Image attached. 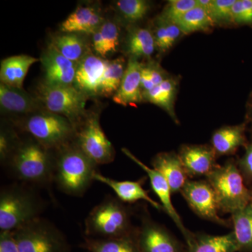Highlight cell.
<instances>
[{
	"label": "cell",
	"mask_w": 252,
	"mask_h": 252,
	"mask_svg": "<svg viewBox=\"0 0 252 252\" xmlns=\"http://www.w3.org/2000/svg\"><path fill=\"white\" fill-rule=\"evenodd\" d=\"M97 164L76 144L70 142L56 150L54 182L72 196H82L94 181Z\"/></svg>",
	"instance_id": "6da1fadb"
},
{
	"label": "cell",
	"mask_w": 252,
	"mask_h": 252,
	"mask_svg": "<svg viewBox=\"0 0 252 252\" xmlns=\"http://www.w3.org/2000/svg\"><path fill=\"white\" fill-rule=\"evenodd\" d=\"M32 137L19 142L7 163L14 178L24 184L46 186L54 182L55 155Z\"/></svg>",
	"instance_id": "7a4b0ae2"
},
{
	"label": "cell",
	"mask_w": 252,
	"mask_h": 252,
	"mask_svg": "<svg viewBox=\"0 0 252 252\" xmlns=\"http://www.w3.org/2000/svg\"><path fill=\"white\" fill-rule=\"evenodd\" d=\"M44 208L42 199L26 184H14L0 193V229L14 231L40 217Z\"/></svg>",
	"instance_id": "3957f363"
},
{
	"label": "cell",
	"mask_w": 252,
	"mask_h": 252,
	"mask_svg": "<svg viewBox=\"0 0 252 252\" xmlns=\"http://www.w3.org/2000/svg\"><path fill=\"white\" fill-rule=\"evenodd\" d=\"M205 177L215 191L220 211L232 215L251 203L252 190L234 159L218 165Z\"/></svg>",
	"instance_id": "277c9868"
},
{
	"label": "cell",
	"mask_w": 252,
	"mask_h": 252,
	"mask_svg": "<svg viewBox=\"0 0 252 252\" xmlns=\"http://www.w3.org/2000/svg\"><path fill=\"white\" fill-rule=\"evenodd\" d=\"M124 203L109 196L96 205L86 219L87 237L117 238L133 234L130 210Z\"/></svg>",
	"instance_id": "5b68a950"
},
{
	"label": "cell",
	"mask_w": 252,
	"mask_h": 252,
	"mask_svg": "<svg viewBox=\"0 0 252 252\" xmlns=\"http://www.w3.org/2000/svg\"><path fill=\"white\" fill-rule=\"evenodd\" d=\"M20 252H68L64 235L51 222L39 217L14 231Z\"/></svg>",
	"instance_id": "8992f818"
},
{
	"label": "cell",
	"mask_w": 252,
	"mask_h": 252,
	"mask_svg": "<svg viewBox=\"0 0 252 252\" xmlns=\"http://www.w3.org/2000/svg\"><path fill=\"white\" fill-rule=\"evenodd\" d=\"M36 91V97L47 112L67 118L76 128L84 114L87 96L74 86L49 85L44 81Z\"/></svg>",
	"instance_id": "52a82bcc"
},
{
	"label": "cell",
	"mask_w": 252,
	"mask_h": 252,
	"mask_svg": "<svg viewBox=\"0 0 252 252\" xmlns=\"http://www.w3.org/2000/svg\"><path fill=\"white\" fill-rule=\"evenodd\" d=\"M23 128L46 149L56 151L69 143L76 128L67 118L51 112L39 113L28 118Z\"/></svg>",
	"instance_id": "ba28073f"
},
{
	"label": "cell",
	"mask_w": 252,
	"mask_h": 252,
	"mask_svg": "<svg viewBox=\"0 0 252 252\" xmlns=\"http://www.w3.org/2000/svg\"><path fill=\"white\" fill-rule=\"evenodd\" d=\"M79 148L97 165L110 163L115 158V150L104 133L98 117L87 118L76 130Z\"/></svg>",
	"instance_id": "9c48e42d"
},
{
	"label": "cell",
	"mask_w": 252,
	"mask_h": 252,
	"mask_svg": "<svg viewBox=\"0 0 252 252\" xmlns=\"http://www.w3.org/2000/svg\"><path fill=\"white\" fill-rule=\"evenodd\" d=\"M189 206L198 217L228 227L230 221L220 218L215 191L207 180H188L180 192Z\"/></svg>",
	"instance_id": "30bf717a"
},
{
	"label": "cell",
	"mask_w": 252,
	"mask_h": 252,
	"mask_svg": "<svg viewBox=\"0 0 252 252\" xmlns=\"http://www.w3.org/2000/svg\"><path fill=\"white\" fill-rule=\"evenodd\" d=\"M123 152L147 173L149 180H150L152 188L158 198L160 200L164 211L166 212L167 215L173 220L174 223L182 232V235L185 237L186 241L189 246L193 242L195 234L186 228L180 215L177 213V210L174 207L171 198L172 192L167 181L162 177L161 174L154 170L153 167L152 168V167L147 166L127 149H123Z\"/></svg>",
	"instance_id": "8fae6325"
},
{
	"label": "cell",
	"mask_w": 252,
	"mask_h": 252,
	"mask_svg": "<svg viewBox=\"0 0 252 252\" xmlns=\"http://www.w3.org/2000/svg\"><path fill=\"white\" fill-rule=\"evenodd\" d=\"M140 252H180L177 240L161 225L144 217L136 233Z\"/></svg>",
	"instance_id": "7c38bea8"
},
{
	"label": "cell",
	"mask_w": 252,
	"mask_h": 252,
	"mask_svg": "<svg viewBox=\"0 0 252 252\" xmlns=\"http://www.w3.org/2000/svg\"><path fill=\"white\" fill-rule=\"evenodd\" d=\"M189 177L209 175L216 168L217 156L211 145L184 144L178 153Z\"/></svg>",
	"instance_id": "4fadbf2b"
},
{
	"label": "cell",
	"mask_w": 252,
	"mask_h": 252,
	"mask_svg": "<svg viewBox=\"0 0 252 252\" xmlns=\"http://www.w3.org/2000/svg\"><path fill=\"white\" fill-rule=\"evenodd\" d=\"M40 61L44 70V82L49 85L74 86L78 63L66 59L51 44L43 53Z\"/></svg>",
	"instance_id": "5bb4252c"
},
{
	"label": "cell",
	"mask_w": 252,
	"mask_h": 252,
	"mask_svg": "<svg viewBox=\"0 0 252 252\" xmlns=\"http://www.w3.org/2000/svg\"><path fill=\"white\" fill-rule=\"evenodd\" d=\"M108 61L87 54L78 63L74 86L85 95L99 94Z\"/></svg>",
	"instance_id": "9a60e30c"
},
{
	"label": "cell",
	"mask_w": 252,
	"mask_h": 252,
	"mask_svg": "<svg viewBox=\"0 0 252 252\" xmlns=\"http://www.w3.org/2000/svg\"><path fill=\"white\" fill-rule=\"evenodd\" d=\"M143 64L137 59L130 57L119 90L113 96L115 103L123 106H134L144 99L141 88V72Z\"/></svg>",
	"instance_id": "2e32d148"
},
{
	"label": "cell",
	"mask_w": 252,
	"mask_h": 252,
	"mask_svg": "<svg viewBox=\"0 0 252 252\" xmlns=\"http://www.w3.org/2000/svg\"><path fill=\"white\" fill-rule=\"evenodd\" d=\"M94 181L100 182L112 189L117 198L123 203H132L139 200H144L158 211H164L161 204H159L149 196L148 191L142 187V182L114 180L98 172L94 173Z\"/></svg>",
	"instance_id": "e0dca14e"
},
{
	"label": "cell",
	"mask_w": 252,
	"mask_h": 252,
	"mask_svg": "<svg viewBox=\"0 0 252 252\" xmlns=\"http://www.w3.org/2000/svg\"><path fill=\"white\" fill-rule=\"evenodd\" d=\"M152 164L154 170L161 174L167 181L172 193L181 192L189 180V176L178 154L173 152L158 154Z\"/></svg>",
	"instance_id": "ac0fdd59"
},
{
	"label": "cell",
	"mask_w": 252,
	"mask_h": 252,
	"mask_svg": "<svg viewBox=\"0 0 252 252\" xmlns=\"http://www.w3.org/2000/svg\"><path fill=\"white\" fill-rule=\"evenodd\" d=\"M246 122L235 126H227L217 129L211 140V146L217 157L234 154L240 147H246L249 142Z\"/></svg>",
	"instance_id": "d6986e66"
},
{
	"label": "cell",
	"mask_w": 252,
	"mask_h": 252,
	"mask_svg": "<svg viewBox=\"0 0 252 252\" xmlns=\"http://www.w3.org/2000/svg\"><path fill=\"white\" fill-rule=\"evenodd\" d=\"M39 61L27 55L11 56L2 60L0 67L1 84L14 89H23V81L30 67Z\"/></svg>",
	"instance_id": "ffe728a7"
},
{
	"label": "cell",
	"mask_w": 252,
	"mask_h": 252,
	"mask_svg": "<svg viewBox=\"0 0 252 252\" xmlns=\"http://www.w3.org/2000/svg\"><path fill=\"white\" fill-rule=\"evenodd\" d=\"M37 97H34L23 89H14L0 84V105L4 112L14 114H31L39 108Z\"/></svg>",
	"instance_id": "44dd1931"
},
{
	"label": "cell",
	"mask_w": 252,
	"mask_h": 252,
	"mask_svg": "<svg viewBox=\"0 0 252 252\" xmlns=\"http://www.w3.org/2000/svg\"><path fill=\"white\" fill-rule=\"evenodd\" d=\"M103 23V18L94 7L81 6L63 21L61 30L64 33L94 34Z\"/></svg>",
	"instance_id": "7402d4cb"
},
{
	"label": "cell",
	"mask_w": 252,
	"mask_h": 252,
	"mask_svg": "<svg viewBox=\"0 0 252 252\" xmlns=\"http://www.w3.org/2000/svg\"><path fill=\"white\" fill-rule=\"evenodd\" d=\"M189 252H235L240 251L234 233L223 235L196 234L189 246Z\"/></svg>",
	"instance_id": "603a6c76"
},
{
	"label": "cell",
	"mask_w": 252,
	"mask_h": 252,
	"mask_svg": "<svg viewBox=\"0 0 252 252\" xmlns=\"http://www.w3.org/2000/svg\"><path fill=\"white\" fill-rule=\"evenodd\" d=\"M81 247L89 252H140L135 233L117 238L87 237Z\"/></svg>",
	"instance_id": "cb8c5ba5"
},
{
	"label": "cell",
	"mask_w": 252,
	"mask_h": 252,
	"mask_svg": "<svg viewBox=\"0 0 252 252\" xmlns=\"http://www.w3.org/2000/svg\"><path fill=\"white\" fill-rule=\"evenodd\" d=\"M177 89L178 81L175 78L168 77L161 84L144 94V99L163 109L177 124L178 119L174 109Z\"/></svg>",
	"instance_id": "d4e9b609"
},
{
	"label": "cell",
	"mask_w": 252,
	"mask_h": 252,
	"mask_svg": "<svg viewBox=\"0 0 252 252\" xmlns=\"http://www.w3.org/2000/svg\"><path fill=\"white\" fill-rule=\"evenodd\" d=\"M233 233L240 251H252V205L232 214Z\"/></svg>",
	"instance_id": "484cf974"
},
{
	"label": "cell",
	"mask_w": 252,
	"mask_h": 252,
	"mask_svg": "<svg viewBox=\"0 0 252 252\" xmlns=\"http://www.w3.org/2000/svg\"><path fill=\"white\" fill-rule=\"evenodd\" d=\"M156 49L153 32L142 28L131 30L127 40V51L130 57L148 59Z\"/></svg>",
	"instance_id": "4316f807"
},
{
	"label": "cell",
	"mask_w": 252,
	"mask_h": 252,
	"mask_svg": "<svg viewBox=\"0 0 252 252\" xmlns=\"http://www.w3.org/2000/svg\"><path fill=\"white\" fill-rule=\"evenodd\" d=\"M51 45L66 59L75 63L86 56L85 41L76 33H64L53 37Z\"/></svg>",
	"instance_id": "83f0119b"
},
{
	"label": "cell",
	"mask_w": 252,
	"mask_h": 252,
	"mask_svg": "<svg viewBox=\"0 0 252 252\" xmlns=\"http://www.w3.org/2000/svg\"><path fill=\"white\" fill-rule=\"evenodd\" d=\"M125 65L126 61L123 57L108 61L99 86V94L105 97L115 94L122 84Z\"/></svg>",
	"instance_id": "f1b7e54d"
},
{
	"label": "cell",
	"mask_w": 252,
	"mask_h": 252,
	"mask_svg": "<svg viewBox=\"0 0 252 252\" xmlns=\"http://www.w3.org/2000/svg\"><path fill=\"white\" fill-rule=\"evenodd\" d=\"M153 34L156 48L162 54L171 49L183 33L176 23L159 16Z\"/></svg>",
	"instance_id": "f546056e"
},
{
	"label": "cell",
	"mask_w": 252,
	"mask_h": 252,
	"mask_svg": "<svg viewBox=\"0 0 252 252\" xmlns=\"http://www.w3.org/2000/svg\"><path fill=\"white\" fill-rule=\"evenodd\" d=\"M175 23L180 28L183 34L210 31L215 26L210 16L197 6L182 16Z\"/></svg>",
	"instance_id": "4dcf8cb0"
},
{
	"label": "cell",
	"mask_w": 252,
	"mask_h": 252,
	"mask_svg": "<svg viewBox=\"0 0 252 252\" xmlns=\"http://www.w3.org/2000/svg\"><path fill=\"white\" fill-rule=\"evenodd\" d=\"M116 6L124 19L131 23L143 19L151 9L150 3L145 0H119Z\"/></svg>",
	"instance_id": "1f68e13d"
},
{
	"label": "cell",
	"mask_w": 252,
	"mask_h": 252,
	"mask_svg": "<svg viewBox=\"0 0 252 252\" xmlns=\"http://www.w3.org/2000/svg\"><path fill=\"white\" fill-rule=\"evenodd\" d=\"M102 44V56L117 51L119 44V30L115 23L105 21L99 28Z\"/></svg>",
	"instance_id": "d6a6232c"
},
{
	"label": "cell",
	"mask_w": 252,
	"mask_h": 252,
	"mask_svg": "<svg viewBox=\"0 0 252 252\" xmlns=\"http://www.w3.org/2000/svg\"><path fill=\"white\" fill-rule=\"evenodd\" d=\"M197 6V0H170L164 8L160 17L175 23Z\"/></svg>",
	"instance_id": "836d02e7"
},
{
	"label": "cell",
	"mask_w": 252,
	"mask_h": 252,
	"mask_svg": "<svg viewBox=\"0 0 252 252\" xmlns=\"http://www.w3.org/2000/svg\"><path fill=\"white\" fill-rule=\"evenodd\" d=\"M236 0H213L210 18L215 25L233 24L232 10Z\"/></svg>",
	"instance_id": "e575fe53"
},
{
	"label": "cell",
	"mask_w": 252,
	"mask_h": 252,
	"mask_svg": "<svg viewBox=\"0 0 252 252\" xmlns=\"http://www.w3.org/2000/svg\"><path fill=\"white\" fill-rule=\"evenodd\" d=\"M233 24L252 27V0H236L232 10Z\"/></svg>",
	"instance_id": "d590c367"
},
{
	"label": "cell",
	"mask_w": 252,
	"mask_h": 252,
	"mask_svg": "<svg viewBox=\"0 0 252 252\" xmlns=\"http://www.w3.org/2000/svg\"><path fill=\"white\" fill-rule=\"evenodd\" d=\"M237 163L245 183L249 188L252 189V140L245 147V154L239 159Z\"/></svg>",
	"instance_id": "8d00e7d4"
},
{
	"label": "cell",
	"mask_w": 252,
	"mask_h": 252,
	"mask_svg": "<svg viewBox=\"0 0 252 252\" xmlns=\"http://www.w3.org/2000/svg\"><path fill=\"white\" fill-rule=\"evenodd\" d=\"M0 252H20L14 231H1Z\"/></svg>",
	"instance_id": "74e56055"
},
{
	"label": "cell",
	"mask_w": 252,
	"mask_h": 252,
	"mask_svg": "<svg viewBox=\"0 0 252 252\" xmlns=\"http://www.w3.org/2000/svg\"><path fill=\"white\" fill-rule=\"evenodd\" d=\"M147 66H148L149 72H150L152 81L155 86L161 84L168 78L166 76V73L164 72L163 69H162L161 67L158 64L154 63V64H148Z\"/></svg>",
	"instance_id": "f35d334b"
},
{
	"label": "cell",
	"mask_w": 252,
	"mask_h": 252,
	"mask_svg": "<svg viewBox=\"0 0 252 252\" xmlns=\"http://www.w3.org/2000/svg\"><path fill=\"white\" fill-rule=\"evenodd\" d=\"M154 87L155 85L152 81L148 66L143 65L141 72V88H142V93L143 94H145L152 90Z\"/></svg>",
	"instance_id": "ab89813d"
},
{
	"label": "cell",
	"mask_w": 252,
	"mask_h": 252,
	"mask_svg": "<svg viewBox=\"0 0 252 252\" xmlns=\"http://www.w3.org/2000/svg\"><path fill=\"white\" fill-rule=\"evenodd\" d=\"M197 6L203 9L210 16L213 6V0H197Z\"/></svg>",
	"instance_id": "60d3db41"
},
{
	"label": "cell",
	"mask_w": 252,
	"mask_h": 252,
	"mask_svg": "<svg viewBox=\"0 0 252 252\" xmlns=\"http://www.w3.org/2000/svg\"><path fill=\"white\" fill-rule=\"evenodd\" d=\"M245 122L248 124V127L250 126L252 132V92L249 97L247 102L246 120Z\"/></svg>",
	"instance_id": "b9f144b4"
},
{
	"label": "cell",
	"mask_w": 252,
	"mask_h": 252,
	"mask_svg": "<svg viewBox=\"0 0 252 252\" xmlns=\"http://www.w3.org/2000/svg\"><path fill=\"white\" fill-rule=\"evenodd\" d=\"M251 190H252V189H251ZM251 203L252 205V198L251 203Z\"/></svg>",
	"instance_id": "7bdbcfd3"
}]
</instances>
